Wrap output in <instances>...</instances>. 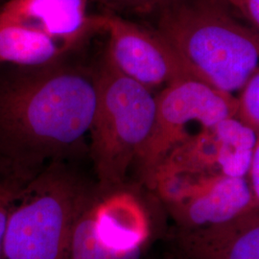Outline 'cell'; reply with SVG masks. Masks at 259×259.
Returning <instances> with one entry per match:
<instances>
[{"instance_id": "cell-1", "label": "cell", "mask_w": 259, "mask_h": 259, "mask_svg": "<svg viewBox=\"0 0 259 259\" xmlns=\"http://www.w3.org/2000/svg\"><path fill=\"white\" fill-rule=\"evenodd\" d=\"M97 72L64 61L19 70L0 84V155L38 171L65 160L91 134Z\"/></svg>"}, {"instance_id": "cell-2", "label": "cell", "mask_w": 259, "mask_h": 259, "mask_svg": "<svg viewBox=\"0 0 259 259\" xmlns=\"http://www.w3.org/2000/svg\"><path fill=\"white\" fill-rule=\"evenodd\" d=\"M157 31L204 82L241 92L259 68V34L219 0H166Z\"/></svg>"}, {"instance_id": "cell-3", "label": "cell", "mask_w": 259, "mask_h": 259, "mask_svg": "<svg viewBox=\"0 0 259 259\" xmlns=\"http://www.w3.org/2000/svg\"><path fill=\"white\" fill-rule=\"evenodd\" d=\"M97 193L65 160L42 167L12 204L0 259H65L75 224Z\"/></svg>"}, {"instance_id": "cell-4", "label": "cell", "mask_w": 259, "mask_h": 259, "mask_svg": "<svg viewBox=\"0 0 259 259\" xmlns=\"http://www.w3.org/2000/svg\"><path fill=\"white\" fill-rule=\"evenodd\" d=\"M97 72L96 106L90 151L100 193L125 186L153 129L157 102L144 85L120 73L104 58Z\"/></svg>"}, {"instance_id": "cell-5", "label": "cell", "mask_w": 259, "mask_h": 259, "mask_svg": "<svg viewBox=\"0 0 259 259\" xmlns=\"http://www.w3.org/2000/svg\"><path fill=\"white\" fill-rule=\"evenodd\" d=\"M156 117L148 140L136 160L141 180L148 187L169 152L188 138L186 127L199 122L202 128L237 116L238 99L195 79L166 85L156 96Z\"/></svg>"}, {"instance_id": "cell-6", "label": "cell", "mask_w": 259, "mask_h": 259, "mask_svg": "<svg viewBox=\"0 0 259 259\" xmlns=\"http://www.w3.org/2000/svg\"><path fill=\"white\" fill-rule=\"evenodd\" d=\"M149 234L136 195L125 186L98 191L75 224L65 259H139Z\"/></svg>"}, {"instance_id": "cell-7", "label": "cell", "mask_w": 259, "mask_h": 259, "mask_svg": "<svg viewBox=\"0 0 259 259\" xmlns=\"http://www.w3.org/2000/svg\"><path fill=\"white\" fill-rule=\"evenodd\" d=\"M256 135L237 116L202 128L172 149L154 175L247 177Z\"/></svg>"}, {"instance_id": "cell-8", "label": "cell", "mask_w": 259, "mask_h": 259, "mask_svg": "<svg viewBox=\"0 0 259 259\" xmlns=\"http://www.w3.org/2000/svg\"><path fill=\"white\" fill-rule=\"evenodd\" d=\"M102 26L108 35L104 58L120 73L150 91L185 79L204 82L157 30L111 13L102 14Z\"/></svg>"}, {"instance_id": "cell-9", "label": "cell", "mask_w": 259, "mask_h": 259, "mask_svg": "<svg viewBox=\"0 0 259 259\" xmlns=\"http://www.w3.org/2000/svg\"><path fill=\"white\" fill-rule=\"evenodd\" d=\"M153 190L182 230L228 221L256 204L247 177H164Z\"/></svg>"}, {"instance_id": "cell-10", "label": "cell", "mask_w": 259, "mask_h": 259, "mask_svg": "<svg viewBox=\"0 0 259 259\" xmlns=\"http://www.w3.org/2000/svg\"><path fill=\"white\" fill-rule=\"evenodd\" d=\"M93 0H7L0 21L39 31L75 50L103 31L102 14L90 12Z\"/></svg>"}, {"instance_id": "cell-11", "label": "cell", "mask_w": 259, "mask_h": 259, "mask_svg": "<svg viewBox=\"0 0 259 259\" xmlns=\"http://www.w3.org/2000/svg\"><path fill=\"white\" fill-rule=\"evenodd\" d=\"M178 259H259V204L225 222L173 234Z\"/></svg>"}, {"instance_id": "cell-12", "label": "cell", "mask_w": 259, "mask_h": 259, "mask_svg": "<svg viewBox=\"0 0 259 259\" xmlns=\"http://www.w3.org/2000/svg\"><path fill=\"white\" fill-rule=\"evenodd\" d=\"M72 51L70 47L39 31L0 21V65L45 66L64 61Z\"/></svg>"}, {"instance_id": "cell-13", "label": "cell", "mask_w": 259, "mask_h": 259, "mask_svg": "<svg viewBox=\"0 0 259 259\" xmlns=\"http://www.w3.org/2000/svg\"><path fill=\"white\" fill-rule=\"evenodd\" d=\"M0 258L6 231L10 209L15 199L38 171L19 166L6 159L0 158Z\"/></svg>"}, {"instance_id": "cell-14", "label": "cell", "mask_w": 259, "mask_h": 259, "mask_svg": "<svg viewBox=\"0 0 259 259\" xmlns=\"http://www.w3.org/2000/svg\"><path fill=\"white\" fill-rule=\"evenodd\" d=\"M237 117L252 129L259 128V68L241 90Z\"/></svg>"}, {"instance_id": "cell-15", "label": "cell", "mask_w": 259, "mask_h": 259, "mask_svg": "<svg viewBox=\"0 0 259 259\" xmlns=\"http://www.w3.org/2000/svg\"><path fill=\"white\" fill-rule=\"evenodd\" d=\"M245 19L259 34V0H219Z\"/></svg>"}, {"instance_id": "cell-16", "label": "cell", "mask_w": 259, "mask_h": 259, "mask_svg": "<svg viewBox=\"0 0 259 259\" xmlns=\"http://www.w3.org/2000/svg\"><path fill=\"white\" fill-rule=\"evenodd\" d=\"M253 130L256 135V139L247 178L249 180L254 200L256 204H259V128H253Z\"/></svg>"}, {"instance_id": "cell-17", "label": "cell", "mask_w": 259, "mask_h": 259, "mask_svg": "<svg viewBox=\"0 0 259 259\" xmlns=\"http://www.w3.org/2000/svg\"><path fill=\"white\" fill-rule=\"evenodd\" d=\"M117 9H130L145 12L160 7L166 0H102Z\"/></svg>"}]
</instances>
